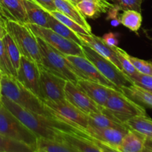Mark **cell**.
Segmentation results:
<instances>
[{"label":"cell","instance_id":"19","mask_svg":"<svg viewBox=\"0 0 152 152\" xmlns=\"http://www.w3.org/2000/svg\"><path fill=\"white\" fill-rule=\"evenodd\" d=\"M56 10L68 16L74 22L80 25L83 28L92 34L91 27L88 23L86 17L82 14L77 6L68 0H53Z\"/></svg>","mask_w":152,"mask_h":152},{"label":"cell","instance_id":"38","mask_svg":"<svg viewBox=\"0 0 152 152\" xmlns=\"http://www.w3.org/2000/svg\"><path fill=\"white\" fill-rule=\"evenodd\" d=\"M86 137L88 138V139H90L92 142H94V143L97 145L98 148L100 149L101 152H119V151H117L116 149H114V148H112V147L109 146V145H106V144L103 143V142H100V141H99V140H97L94 139V138L91 137H90L89 135L87 134Z\"/></svg>","mask_w":152,"mask_h":152},{"label":"cell","instance_id":"14","mask_svg":"<svg viewBox=\"0 0 152 152\" xmlns=\"http://www.w3.org/2000/svg\"><path fill=\"white\" fill-rule=\"evenodd\" d=\"M129 130L127 129L98 128L88 125L86 129V134L114 148L120 143Z\"/></svg>","mask_w":152,"mask_h":152},{"label":"cell","instance_id":"25","mask_svg":"<svg viewBox=\"0 0 152 152\" xmlns=\"http://www.w3.org/2000/svg\"><path fill=\"white\" fill-rule=\"evenodd\" d=\"M129 129L136 131L146 138H152V120L147 116H137L126 122Z\"/></svg>","mask_w":152,"mask_h":152},{"label":"cell","instance_id":"47","mask_svg":"<svg viewBox=\"0 0 152 152\" xmlns=\"http://www.w3.org/2000/svg\"><path fill=\"white\" fill-rule=\"evenodd\" d=\"M35 152H44V151H41V150H39V149H37L35 151Z\"/></svg>","mask_w":152,"mask_h":152},{"label":"cell","instance_id":"1","mask_svg":"<svg viewBox=\"0 0 152 152\" xmlns=\"http://www.w3.org/2000/svg\"><path fill=\"white\" fill-rule=\"evenodd\" d=\"M1 101L2 105L38 138L62 141L60 131L70 133L78 132L71 126L56 121L55 119L25 109L5 96H1Z\"/></svg>","mask_w":152,"mask_h":152},{"label":"cell","instance_id":"8","mask_svg":"<svg viewBox=\"0 0 152 152\" xmlns=\"http://www.w3.org/2000/svg\"><path fill=\"white\" fill-rule=\"evenodd\" d=\"M81 47L86 58L97 68L105 78L114 83L119 88L133 85L129 76L117 68L113 62L101 56L87 45L83 43Z\"/></svg>","mask_w":152,"mask_h":152},{"label":"cell","instance_id":"52","mask_svg":"<svg viewBox=\"0 0 152 152\" xmlns=\"http://www.w3.org/2000/svg\"><path fill=\"white\" fill-rule=\"evenodd\" d=\"M0 152H5V151H0Z\"/></svg>","mask_w":152,"mask_h":152},{"label":"cell","instance_id":"31","mask_svg":"<svg viewBox=\"0 0 152 152\" xmlns=\"http://www.w3.org/2000/svg\"><path fill=\"white\" fill-rule=\"evenodd\" d=\"M114 50L115 51L117 57L120 62V65H121L122 70L126 74H127L129 77L132 76L136 75L138 73L135 67L134 66L133 64L130 61L129 58V53L122 48H119L118 46L116 47H112Z\"/></svg>","mask_w":152,"mask_h":152},{"label":"cell","instance_id":"11","mask_svg":"<svg viewBox=\"0 0 152 152\" xmlns=\"http://www.w3.org/2000/svg\"><path fill=\"white\" fill-rule=\"evenodd\" d=\"M16 79L27 89L44 100L40 88L39 71L38 64L22 56L19 69L16 71Z\"/></svg>","mask_w":152,"mask_h":152},{"label":"cell","instance_id":"33","mask_svg":"<svg viewBox=\"0 0 152 152\" xmlns=\"http://www.w3.org/2000/svg\"><path fill=\"white\" fill-rule=\"evenodd\" d=\"M0 71L1 74L16 77V71L13 68L7 55L2 39H0Z\"/></svg>","mask_w":152,"mask_h":152},{"label":"cell","instance_id":"23","mask_svg":"<svg viewBox=\"0 0 152 152\" xmlns=\"http://www.w3.org/2000/svg\"><path fill=\"white\" fill-rule=\"evenodd\" d=\"M88 125L95 127L129 129L126 123L104 113H91L88 114Z\"/></svg>","mask_w":152,"mask_h":152},{"label":"cell","instance_id":"16","mask_svg":"<svg viewBox=\"0 0 152 152\" xmlns=\"http://www.w3.org/2000/svg\"><path fill=\"white\" fill-rule=\"evenodd\" d=\"M78 36L80 39L82 40L83 44L87 45L88 46L91 48L95 51L97 52L99 54L108 59V60L113 62L117 68H119L121 71H123L114 49L112 48V47L107 45L101 37L95 36L93 34H88V35L78 34Z\"/></svg>","mask_w":152,"mask_h":152},{"label":"cell","instance_id":"35","mask_svg":"<svg viewBox=\"0 0 152 152\" xmlns=\"http://www.w3.org/2000/svg\"><path fill=\"white\" fill-rule=\"evenodd\" d=\"M114 5L120 10H132L141 13V5L143 0H112Z\"/></svg>","mask_w":152,"mask_h":152},{"label":"cell","instance_id":"50","mask_svg":"<svg viewBox=\"0 0 152 152\" xmlns=\"http://www.w3.org/2000/svg\"><path fill=\"white\" fill-rule=\"evenodd\" d=\"M0 151H2V150H1V149H0Z\"/></svg>","mask_w":152,"mask_h":152},{"label":"cell","instance_id":"51","mask_svg":"<svg viewBox=\"0 0 152 152\" xmlns=\"http://www.w3.org/2000/svg\"><path fill=\"white\" fill-rule=\"evenodd\" d=\"M151 91V93H152V91Z\"/></svg>","mask_w":152,"mask_h":152},{"label":"cell","instance_id":"24","mask_svg":"<svg viewBox=\"0 0 152 152\" xmlns=\"http://www.w3.org/2000/svg\"><path fill=\"white\" fill-rule=\"evenodd\" d=\"M0 2L16 22L24 25L28 23L23 0H0Z\"/></svg>","mask_w":152,"mask_h":152},{"label":"cell","instance_id":"36","mask_svg":"<svg viewBox=\"0 0 152 152\" xmlns=\"http://www.w3.org/2000/svg\"><path fill=\"white\" fill-rule=\"evenodd\" d=\"M129 78L132 81L133 84L140 86L148 91H152V77L145 75L138 72L136 75L130 77Z\"/></svg>","mask_w":152,"mask_h":152},{"label":"cell","instance_id":"17","mask_svg":"<svg viewBox=\"0 0 152 152\" xmlns=\"http://www.w3.org/2000/svg\"><path fill=\"white\" fill-rule=\"evenodd\" d=\"M76 6L86 18L96 19L102 13H108L114 4L112 0H81Z\"/></svg>","mask_w":152,"mask_h":152},{"label":"cell","instance_id":"40","mask_svg":"<svg viewBox=\"0 0 152 152\" xmlns=\"http://www.w3.org/2000/svg\"><path fill=\"white\" fill-rule=\"evenodd\" d=\"M0 17L4 19V20H12L15 21L14 19L13 18V16L4 8V7L2 6V4L0 2Z\"/></svg>","mask_w":152,"mask_h":152},{"label":"cell","instance_id":"22","mask_svg":"<svg viewBox=\"0 0 152 152\" xmlns=\"http://www.w3.org/2000/svg\"><path fill=\"white\" fill-rule=\"evenodd\" d=\"M123 94L143 107L152 108V93L140 86L133 84L120 88Z\"/></svg>","mask_w":152,"mask_h":152},{"label":"cell","instance_id":"7","mask_svg":"<svg viewBox=\"0 0 152 152\" xmlns=\"http://www.w3.org/2000/svg\"><path fill=\"white\" fill-rule=\"evenodd\" d=\"M0 134L37 149L38 137L3 105L0 108Z\"/></svg>","mask_w":152,"mask_h":152},{"label":"cell","instance_id":"26","mask_svg":"<svg viewBox=\"0 0 152 152\" xmlns=\"http://www.w3.org/2000/svg\"><path fill=\"white\" fill-rule=\"evenodd\" d=\"M48 25L49 28H50L52 31L57 33L58 34H59L62 37H65V38L68 39L69 40H71V41L75 42L80 45H83V42L80 39L77 33H75L72 30L65 26V25H63L62 22L55 19L50 14L49 15L48 17Z\"/></svg>","mask_w":152,"mask_h":152},{"label":"cell","instance_id":"45","mask_svg":"<svg viewBox=\"0 0 152 152\" xmlns=\"http://www.w3.org/2000/svg\"><path fill=\"white\" fill-rule=\"evenodd\" d=\"M142 152H152V151H150V150H148V148H144L143 150H142Z\"/></svg>","mask_w":152,"mask_h":152},{"label":"cell","instance_id":"3","mask_svg":"<svg viewBox=\"0 0 152 152\" xmlns=\"http://www.w3.org/2000/svg\"><path fill=\"white\" fill-rule=\"evenodd\" d=\"M45 107L52 118L66 124L83 134H86L88 117L66 99L44 101Z\"/></svg>","mask_w":152,"mask_h":152},{"label":"cell","instance_id":"27","mask_svg":"<svg viewBox=\"0 0 152 152\" xmlns=\"http://www.w3.org/2000/svg\"><path fill=\"white\" fill-rule=\"evenodd\" d=\"M120 19L122 25L134 32H137L142 25V15L140 12L136 10H125L120 16Z\"/></svg>","mask_w":152,"mask_h":152},{"label":"cell","instance_id":"18","mask_svg":"<svg viewBox=\"0 0 152 152\" xmlns=\"http://www.w3.org/2000/svg\"><path fill=\"white\" fill-rule=\"evenodd\" d=\"M62 141L75 152H101L97 145L90 139L74 133L60 131Z\"/></svg>","mask_w":152,"mask_h":152},{"label":"cell","instance_id":"2","mask_svg":"<svg viewBox=\"0 0 152 152\" xmlns=\"http://www.w3.org/2000/svg\"><path fill=\"white\" fill-rule=\"evenodd\" d=\"M1 86V96H5L25 109L52 118L45 107L44 102L21 84L16 77L2 74Z\"/></svg>","mask_w":152,"mask_h":152},{"label":"cell","instance_id":"15","mask_svg":"<svg viewBox=\"0 0 152 152\" xmlns=\"http://www.w3.org/2000/svg\"><path fill=\"white\" fill-rule=\"evenodd\" d=\"M96 103L103 107L109 96L115 92L116 89L108 87L100 83L88 80L80 79L77 83Z\"/></svg>","mask_w":152,"mask_h":152},{"label":"cell","instance_id":"29","mask_svg":"<svg viewBox=\"0 0 152 152\" xmlns=\"http://www.w3.org/2000/svg\"><path fill=\"white\" fill-rule=\"evenodd\" d=\"M0 149L5 152H35L28 145L0 134Z\"/></svg>","mask_w":152,"mask_h":152},{"label":"cell","instance_id":"30","mask_svg":"<svg viewBox=\"0 0 152 152\" xmlns=\"http://www.w3.org/2000/svg\"><path fill=\"white\" fill-rule=\"evenodd\" d=\"M2 41L3 43H4V48L6 49V51L7 53V55L10 58L12 65H13L15 71H17V70L19 68V65H20L22 54H21L18 47L16 46V43L14 42L12 37L8 34H7L3 37Z\"/></svg>","mask_w":152,"mask_h":152},{"label":"cell","instance_id":"32","mask_svg":"<svg viewBox=\"0 0 152 152\" xmlns=\"http://www.w3.org/2000/svg\"><path fill=\"white\" fill-rule=\"evenodd\" d=\"M51 16H53V17L56 19H57L58 21H59L60 22H62L63 25H65V26L68 27V28H70L71 30H72L73 31H74L75 33H77V34H84V35H88V34H91L88 32V31H86L85 28H83V27L80 26V25H78L77 23H76L75 22L71 19L70 18H68V16H65L63 13H62L61 12L58 11V10H53V11H48Z\"/></svg>","mask_w":152,"mask_h":152},{"label":"cell","instance_id":"28","mask_svg":"<svg viewBox=\"0 0 152 152\" xmlns=\"http://www.w3.org/2000/svg\"><path fill=\"white\" fill-rule=\"evenodd\" d=\"M37 149L44 152H75L62 141L50 140L40 137L37 138Z\"/></svg>","mask_w":152,"mask_h":152},{"label":"cell","instance_id":"4","mask_svg":"<svg viewBox=\"0 0 152 152\" xmlns=\"http://www.w3.org/2000/svg\"><path fill=\"white\" fill-rule=\"evenodd\" d=\"M37 39L41 56V65L66 81L77 84L80 78L65 55L49 45L42 39L37 37Z\"/></svg>","mask_w":152,"mask_h":152},{"label":"cell","instance_id":"13","mask_svg":"<svg viewBox=\"0 0 152 152\" xmlns=\"http://www.w3.org/2000/svg\"><path fill=\"white\" fill-rule=\"evenodd\" d=\"M65 96L67 100L87 115L103 111V107L96 103L78 85L72 82H66Z\"/></svg>","mask_w":152,"mask_h":152},{"label":"cell","instance_id":"34","mask_svg":"<svg viewBox=\"0 0 152 152\" xmlns=\"http://www.w3.org/2000/svg\"><path fill=\"white\" fill-rule=\"evenodd\" d=\"M129 58L138 72L152 77V60H143L129 54Z\"/></svg>","mask_w":152,"mask_h":152},{"label":"cell","instance_id":"6","mask_svg":"<svg viewBox=\"0 0 152 152\" xmlns=\"http://www.w3.org/2000/svg\"><path fill=\"white\" fill-rule=\"evenodd\" d=\"M102 113L124 123L134 117L147 116L145 107L129 98L121 91H116L109 96L104 105Z\"/></svg>","mask_w":152,"mask_h":152},{"label":"cell","instance_id":"10","mask_svg":"<svg viewBox=\"0 0 152 152\" xmlns=\"http://www.w3.org/2000/svg\"><path fill=\"white\" fill-rule=\"evenodd\" d=\"M39 71L40 88L43 95V102L45 100H59L65 99V87L66 80L46 69L38 64Z\"/></svg>","mask_w":152,"mask_h":152},{"label":"cell","instance_id":"46","mask_svg":"<svg viewBox=\"0 0 152 152\" xmlns=\"http://www.w3.org/2000/svg\"><path fill=\"white\" fill-rule=\"evenodd\" d=\"M1 75H0V98H1Z\"/></svg>","mask_w":152,"mask_h":152},{"label":"cell","instance_id":"43","mask_svg":"<svg viewBox=\"0 0 152 152\" xmlns=\"http://www.w3.org/2000/svg\"><path fill=\"white\" fill-rule=\"evenodd\" d=\"M120 18H116L111 20V25L114 27H117L120 25Z\"/></svg>","mask_w":152,"mask_h":152},{"label":"cell","instance_id":"20","mask_svg":"<svg viewBox=\"0 0 152 152\" xmlns=\"http://www.w3.org/2000/svg\"><path fill=\"white\" fill-rule=\"evenodd\" d=\"M146 137L129 129L120 143L114 148L119 152H142L145 148Z\"/></svg>","mask_w":152,"mask_h":152},{"label":"cell","instance_id":"42","mask_svg":"<svg viewBox=\"0 0 152 152\" xmlns=\"http://www.w3.org/2000/svg\"><path fill=\"white\" fill-rule=\"evenodd\" d=\"M145 148L152 151V138H146L145 142Z\"/></svg>","mask_w":152,"mask_h":152},{"label":"cell","instance_id":"9","mask_svg":"<svg viewBox=\"0 0 152 152\" xmlns=\"http://www.w3.org/2000/svg\"><path fill=\"white\" fill-rule=\"evenodd\" d=\"M35 37L42 39L49 45L61 52L64 55L85 56L80 45L62 37L49 28L39 26L34 24H26Z\"/></svg>","mask_w":152,"mask_h":152},{"label":"cell","instance_id":"12","mask_svg":"<svg viewBox=\"0 0 152 152\" xmlns=\"http://www.w3.org/2000/svg\"><path fill=\"white\" fill-rule=\"evenodd\" d=\"M66 59L71 62L74 67L76 73L80 79L88 80L95 83H100L108 87L112 88L116 90L121 91L114 83L105 78L97 68L87 59L86 56H72V55H66Z\"/></svg>","mask_w":152,"mask_h":152},{"label":"cell","instance_id":"48","mask_svg":"<svg viewBox=\"0 0 152 152\" xmlns=\"http://www.w3.org/2000/svg\"><path fill=\"white\" fill-rule=\"evenodd\" d=\"M1 105H2V103H1V98H0V108L1 107Z\"/></svg>","mask_w":152,"mask_h":152},{"label":"cell","instance_id":"44","mask_svg":"<svg viewBox=\"0 0 152 152\" xmlns=\"http://www.w3.org/2000/svg\"><path fill=\"white\" fill-rule=\"evenodd\" d=\"M68 1H71V2H72L73 4H75V5H77V4H78V3L80 2V1H81V0H68Z\"/></svg>","mask_w":152,"mask_h":152},{"label":"cell","instance_id":"37","mask_svg":"<svg viewBox=\"0 0 152 152\" xmlns=\"http://www.w3.org/2000/svg\"><path fill=\"white\" fill-rule=\"evenodd\" d=\"M117 36H118L117 33L108 32L104 34L103 37H102V39L107 45L110 47H116L119 45V39Z\"/></svg>","mask_w":152,"mask_h":152},{"label":"cell","instance_id":"49","mask_svg":"<svg viewBox=\"0 0 152 152\" xmlns=\"http://www.w3.org/2000/svg\"><path fill=\"white\" fill-rule=\"evenodd\" d=\"M0 75H1V76L2 75V74H1V71H0Z\"/></svg>","mask_w":152,"mask_h":152},{"label":"cell","instance_id":"41","mask_svg":"<svg viewBox=\"0 0 152 152\" xmlns=\"http://www.w3.org/2000/svg\"><path fill=\"white\" fill-rule=\"evenodd\" d=\"M7 34L6 29V20L0 17V39H3V37Z\"/></svg>","mask_w":152,"mask_h":152},{"label":"cell","instance_id":"21","mask_svg":"<svg viewBox=\"0 0 152 152\" xmlns=\"http://www.w3.org/2000/svg\"><path fill=\"white\" fill-rule=\"evenodd\" d=\"M28 23L49 28L48 11L37 4L34 0H23Z\"/></svg>","mask_w":152,"mask_h":152},{"label":"cell","instance_id":"5","mask_svg":"<svg viewBox=\"0 0 152 152\" xmlns=\"http://www.w3.org/2000/svg\"><path fill=\"white\" fill-rule=\"evenodd\" d=\"M7 32L12 37L22 56L37 64H41L39 48L37 37L26 25L16 21H6Z\"/></svg>","mask_w":152,"mask_h":152},{"label":"cell","instance_id":"39","mask_svg":"<svg viewBox=\"0 0 152 152\" xmlns=\"http://www.w3.org/2000/svg\"><path fill=\"white\" fill-rule=\"evenodd\" d=\"M34 1H36L38 4H39L41 7H42L47 11L56 10V7H55L53 0H34Z\"/></svg>","mask_w":152,"mask_h":152}]
</instances>
